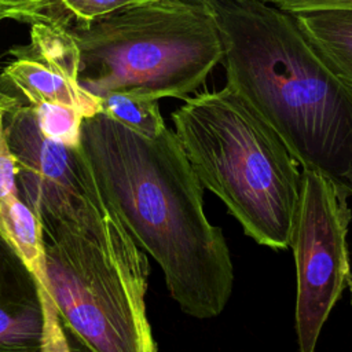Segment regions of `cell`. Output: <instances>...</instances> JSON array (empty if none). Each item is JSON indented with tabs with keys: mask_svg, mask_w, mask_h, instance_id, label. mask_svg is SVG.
Returning a JSON list of instances; mask_svg holds the SVG:
<instances>
[{
	"mask_svg": "<svg viewBox=\"0 0 352 352\" xmlns=\"http://www.w3.org/2000/svg\"><path fill=\"white\" fill-rule=\"evenodd\" d=\"M80 148L104 201L160 264L182 311L217 316L231 296L234 268L175 131L147 138L98 113L82 120Z\"/></svg>",
	"mask_w": 352,
	"mask_h": 352,
	"instance_id": "1",
	"label": "cell"
},
{
	"mask_svg": "<svg viewBox=\"0 0 352 352\" xmlns=\"http://www.w3.org/2000/svg\"><path fill=\"white\" fill-rule=\"evenodd\" d=\"M223 44L228 85L276 131L302 169L352 195V87L294 16L261 0L206 6Z\"/></svg>",
	"mask_w": 352,
	"mask_h": 352,
	"instance_id": "2",
	"label": "cell"
},
{
	"mask_svg": "<svg viewBox=\"0 0 352 352\" xmlns=\"http://www.w3.org/2000/svg\"><path fill=\"white\" fill-rule=\"evenodd\" d=\"M170 118L202 187L257 243L287 249L301 172L276 131L228 84L188 96Z\"/></svg>",
	"mask_w": 352,
	"mask_h": 352,
	"instance_id": "3",
	"label": "cell"
},
{
	"mask_svg": "<svg viewBox=\"0 0 352 352\" xmlns=\"http://www.w3.org/2000/svg\"><path fill=\"white\" fill-rule=\"evenodd\" d=\"M41 228L44 283L80 344L88 352H155L144 302L148 261L107 202Z\"/></svg>",
	"mask_w": 352,
	"mask_h": 352,
	"instance_id": "4",
	"label": "cell"
},
{
	"mask_svg": "<svg viewBox=\"0 0 352 352\" xmlns=\"http://www.w3.org/2000/svg\"><path fill=\"white\" fill-rule=\"evenodd\" d=\"M69 32L80 47L78 81L98 98L132 91L184 100L223 60L208 7L180 0H153Z\"/></svg>",
	"mask_w": 352,
	"mask_h": 352,
	"instance_id": "5",
	"label": "cell"
},
{
	"mask_svg": "<svg viewBox=\"0 0 352 352\" xmlns=\"http://www.w3.org/2000/svg\"><path fill=\"white\" fill-rule=\"evenodd\" d=\"M348 198L330 179L302 169L289 245L297 271L300 352H315L320 330L349 279Z\"/></svg>",
	"mask_w": 352,
	"mask_h": 352,
	"instance_id": "6",
	"label": "cell"
},
{
	"mask_svg": "<svg viewBox=\"0 0 352 352\" xmlns=\"http://www.w3.org/2000/svg\"><path fill=\"white\" fill-rule=\"evenodd\" d=\"M3 129L15 161L18 194L40 224L77 220L104 202L80 146L44 136L29 104L15 100L4 113Z\"/></svg>",
	"mask_w": 352,
	"mask_h": 352,
	"instance_id": "7",
	"label": "cell"
},
{
	"mask_svg": "<svg viewBox=\"0 0 352 352\" xmlns=\"http://www.w3.org/2000/svg\"><path fill=\"white\" fill-rule=\"evenodd\" d=\"M41 334L37 280L0 236V352H40Z\"/></svg>",
	"mask_w": 352,
	"mask_h": 352,
	"instance_id": "8",
	"label": "cell"
},
{
	"mask_svg": "<svg viewBox=\"0 0 352 352\" xmlns=\"http://www.w3.org/2000/svg\"><path fill=\"white\" fill-rule=\"evenodd\" d=\"M0 88L19 102L36 106L40 103L62 104L78 109L85 118L100 113V100L52 70L28 58H14L0 73Z\"/></svg>",
	"mask_w": 352,
	"mask_h": 352,
	"instance_id": "9",
	"label": "cell"
},
{
	"mask_svg": "<svg viewBox=\"0 0 352 352\" xmlns=\"http://www.w3.org/2000/svg\"><path fill=\"white\" fill-rule=\"evenodd\" d=\"M153 0H0V21L87 29L118 11Z\"/></svg>",
	"mask_w": 352,
	"mask_h": 352,
	"instance_id": "10",
	"label": "cell"
},
{
	"mask_svg": "<svg viewBox=\"0 0 352 352\" xmlns=\"http://www.w3.org/2000/svg\"><path fill=\"white\" fill-rule=\"evenodd\" d=\"M309 43L352 87V10L292 14Z\"/></svg>",
	"mask_w": 352,
	"mask_h": 352,
	"instance_id": "11",
	"label": "cell"
},
{
	"mask_svg": "<svg viewBox=\"0 0 352 352\" xmlns=\"http://www.w3.org/2000/svg\"><path fill=\"white\" fill-rule=\"evenodd\" d=\"M0 236L36 279L44 280V238L40 220L18 192L0 201Z\"/></svg>",
	"mask_w": 352,
	"mask_h": 352,
	"instance_id": "12",
	"label": "cell"
},
{
	"mask_svg": "<svg viewBox=\"0 0 352 352\" xmlns=\"http://www.w3.org/2000/svg\"><path fill=\"white\" fill-rule=\"evenodd\" d=\"M10 54L14 58H28L43 63L69 81L80 84V47L67 29L45 23L30 25V41L11 48Z\"/></svg>",
	"mask_w": 352,
	"mask_h": 352,
	"instance_id": "13",
	"label": "cell"
},
{
	"mask_svg": "<svg viewBox=\"0 0 352 352\" xmlns=\"http://www.w3.org/2000/svg\"><path fill=\"white\" fill-rule=\"evenodd\" d=\"M99 100L100 113L143 136L155 138L166 128L157 99L132 91H110Z\"/></svg>",
	"mask_w": 352,
	"mask_h": 352,
	"instance_id": "14",
	"label": "cell"
},
{
	"mask_svg": "<svg viewBox=\"0 0 352 352\" xmlns=\"http://www.w3.org/2000/svg\"><path fill=\"white\" fill-rule=\"evenodd\" d=\"M30 107L44 136L69 147L80 146L81 124L85 116L78 109L52 103H40Z\"/></svg>",
	"mask_w": 352,
	"mask_h": 352,
	"instance_id": "15",
	"label": "cell"
},
{
	"mask_svg": "<svg viewBox=\"0 0 352 352\" xmlns=\"http://www.w3.org/2000/svg\"><path fill=\"white\" fill-rule=\"evenodd\" d=\"M36 280L38 285V293L43 307V334L40 352H70L52 296L43 280Z\"/></svg>",
	"mask_w": 352,
	"mask_h": 352,
	"instance_id": "16",
	"label": "cell"
},
{
	"mask_svg": "<svg viewBox=\"0 0 352 352\" xmlns=\"http://www.w3.org/2000/svg\"><path fill=\"white\" fill-rule=\"evenodd\" d=\"M15 100L18 99L0 88V201L12 192H18L15 177V161L8 148L3 129L4 113Z\"/></svg>",
	"mask_w": 352,
	"mask_h": 352,
	"instance_id": "17",
	"label": "cell"
},
{
	"mask_svg": "<svg viewBox=\"0 0 352 352\" xmlns=\"http://www.w3.org/2000/svg\"><path fill=\"white\" fill-rule=\"evenodd\" d=\"M279 3L290 14L316 10H352V0H279Z\"/></svg>",
	"mask_w": 352,
	"mask_h": 352,
	"instance_id": "18",
	"label": "cell"
},
{
	"mask_svg": "<svg viewBox=\"0 0 352 352\" xmlns=\"http://www.w3.org/2000/svg\"><path fill=\"white\" fill-rule=\"evenodd\" d=\"M180 1H186V3H192V4H201V6H208L213 1H217V0H180ZM236 1H243V0H236Z\"/></svg>",
	"mask_w": 352,
	"mask_h": 352,
	"instance_id": "19",
	"label": "cell"
}]
</instances>
